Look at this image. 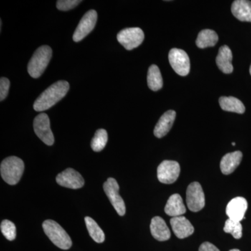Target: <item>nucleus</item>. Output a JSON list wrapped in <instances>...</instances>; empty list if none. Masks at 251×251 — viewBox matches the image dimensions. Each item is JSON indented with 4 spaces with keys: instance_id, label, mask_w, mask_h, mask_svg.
<instances>
[{
    "instance_id": "nucleus-14",
    "label": "nucleus",
    "mask_w": 251,
    "mask_h": 251,
    "mask_svg": "<svg viewBox=\"0 0 251 251\" xmlns=\"http://www.w3.org/2000/svg\"><path fill=\"white\" fill-rule=\"evenodd\" d=\"M172 229L175 236L179 239H185L192 235L194 232V227L184 216L172 218L171 221Z\"/></svg>"
},
{
    "instance_id": "nucleus-4",
    "label": "nucleus",
    "mask_w": 251,
    "mask_h": 251,
    "mask_svg": "<svg viewBox=\"0 0 251 251\" xmlns=\"http://www.w3.org/2000/svg\"><path fill=\"white\" fill-rule=\"evenodd\" d=\"M43 229L47 237L56 247L68 250L72 246V241L67 232L60 225L52 220H46L43 224Z\"/></svg>"
},
{
    "instance_id": "nucleus-2",
    "label": "nucleus",
    "mask_w": 251,
    "mask_h": 251,
    "mask_svg": "<svg viewBox=\"0 0 251 251\" xmlns=\"http://www.w3.org/2000/svg\"><path fill=\"white\" fill-rule=\"evenodd\" d=\"M24 170V162L16 156H9L5 158L0 166L1 178L9 185H16L19 182Z\"/></svg>"
},
{
    "instance_id": "nucleus-3",
    "label": "nucleus",
    "mask_w": 251,
    "mask_h": 251,
    "mask_svg": "<svg viewBox=\"0 0 251 251\" xmlns=\"http://www.w3.org/2000/svg\"><path fill=\"white\" fill-rule=\"evenodd\" d=\"M52 50L50 46H43L36 50L27 65V72L34 78L42 75L52 58Z\"/></svg>"
},
{
    "instance_id": "nucleus-29",
    "label": "nucleus",
    "mask_w": 251,
    "mask_h": 251,
    "mask_svg": "<svg viewBox=\"0 0 251 251\" xmlns=\"http://www.w3.org/2000/svg\"><path fill=\"white\" fill-rule=\"evenodd\" d=\"M10 81L6 77H1L0 79V100L2 101L9 94Z\"/></svg>"
},
{
    "instance_id": "nucleus-19",
    "label": "nucleus",
    "mask_w": 251,
    "mask_h": 251,
    "mask_svg": "<svg viewBox=\"0 0 251 251\" xmlns=\"http://www.w3.org/2000/svg\"><path fill=\"white\" fill-rule=\"evenodd\" d=\"M234 17L242 22L251 23V1L247 0H236L231 7Z\"/></svg>"
},
{
    "instance_id": "nucleus-30",
    "label": "nucleus",
    "mask_w": 251,
    "mask_h": 251,
    "mask_svg": "<svg viewBox=\"0 0 251 251\" xmlns=\"http://www.w3.org/2000/svg\"><path fill=\"white\" fill-rule=\"evenodd\" d=\"M199 251H220L216 246L209 242H204L201 244Z\"/></svg>"
},
{
    "instance_id": "nucleus-26",
    "label": "nucleus",
    "mask_w": 251,
    "mask_h": 251,
    "mask_svg": "<svg viewBox=\"0 0 251 251\" xmlns=\"http://www.w3.org/2000/svg\"><path fill=\"white\" fill-rule=\"evenodd\" d=\"M224 230L226 233L232 234L234 239H239L242 237V226L239 221L227 219L225 224Z\"/></svg>"
},
{
    "instance_id": "nucleus-25",
    "label": "nucleus",
    "mask_w": 251,
    "mask_h": 251,
    "mask_svg": "<svg viewBox=\"0 0 251 251\" xmlns=\"http://www.w3.org/2000/svg\"><path fill=\"white\" fill-rule=\"evenodd\" d=\"M108 133L105 129H99L96 131L94 138L92 140L91 147L96 152H99L105 148L108 143Z\"/></svg>"
},
{
    "instance_id": "nucleus-5",
    "label": "nucleus",
    "mask_w": 251,
    "mask_h": 251,
    "mask_svg": "<svg viewBox=\"0 0 251 251\" xmlns=\"http://www.w3.org/2000/svg\"><path fill=\"white\" fill-rule=\"evenodd\" d=\"M117 39L126 50H131L143 44L145 34L139 27L126 28L118 33Z\"/></svg>"
},
{
    "instance_id": "nucleus-13",
    "label": "nucleus",
    "mask_w": 251,
    "mask_h": 251,
    "mask_svg": "<svg viewBox=\"0 0 251 251\" xmlns=\"http://www.w3.org/2000/svg\"><path fill=\"white\" fill-rule=\"evenodd\" d=\"M248 209L247 200L242 197L234 198L227 204L226 207V214L229 219L240 222L245 219L246 211Z\"/></svg>"
},
{
    "instance_id": "nucleus-15",
    "label": "nucleus",
    "mask_w": 251,
    "mask_h": 251,
    "mask_svg": "<svg viewBox=\"0 0 251 251\" xmlns=\"http://www.w3.org/2000/svg\"><path fill=\"white\" fill-rule=\"evenodd\" d=\"M175 110H168L162 115L153 130V134L158 138H161L168 134L171 130L176 118Z\"/></svg>"
},
{
    "instance_id": "nucleus-10",
    "label": "nucleus",
    "mask_w": 251,
    "mask_h": 251,
    "mask_svg": "<svg viewBox=\"0 0 251 251\" xmlns=\"http://www.w3.org/2000/svg\"><path fill=\"white\" fill-rule=\"evenodd\" d=\"M179 174L180 166L176 161H163L157 169V177L163 184H173L177 180Z\"/></svg>"
},
{
    "instance_id": "nucleus-33",
    "label": "nucleus",
    "mask_w": 251,
    "mask_h": 251,
    "mask_svg": "<svg viewBox=\"0 0 251 251\" xmlns=\"http://www.w3.org/2000/svg\"><path fill=\"white\" fill-rule=\"evenodd\" d=\"M250 74H251V67H250Z\"/></svg>"
},
{
    "instance_id": "nucleus-12",
    "label": "nucleus",
    "mask_w": 251,
    "mask_h": 251,
    "mask_svg": "<svg viewBox=\"0 0 251 251\" xmlns=\"http://www.w3.org/2000/svg\"><path fill=\"white\" fill-rule=\"evenodd\" d=\"M56 181L61 186L72 189H78L85 184L82 175L73 168H67L59 173L56 177Z\"/></svg>"
},
{
    "instance_id": "nucleus-32",
    "label": "nucleus",
    "mask_w": 251,
    "mask_h": 251,
    "mask_svg": "<svg viewBox=\"0 0 251 251\" xmlns=\"http://www.w3.org/2000/svg\"><path fill=\"white\" fill-rule=\"evenodd\" d=\"M232 145H233V146H235V143H232Z\"/></svg>"
},
{
    "instance_id": "nucleus-21",
    "label": "nucleus",
    "mask_w": 251,
    "mask_h": 251,
    "mask_svg": "<svg viewBox=\"0 0 251 251\" xmlns=\"http://www.w3.org/2000/svg\"><path fill=\"white\" fill-rule=\"evenodd\" d=\"M219 104L221 109L225 111L238 114H244L246 111L244 103L235 97H221L219 99Z\"/></svg>"
},
{
    "instance_id": "nucleus-7",
    "label": "nucleus",
    "mask_w": 251,
    "mask_h": 251,
    "mask_svg": "<svg viewBox=\"0 0 251 251\" xmlns=\"http://www.w3.org/2000/svg\"><path fill=\"white\" fill-rule=\"evenodd\" d=\"M186 203L189 210L198 212L205 206V196L201 184L191 183L186 190Z\"/></svg>"
},
{
    "instance_id": "nucleus-17",
    "label": "nucleus",
    "mask_w": 251,
    "mask_h": 251,
    "mask_svg": "<svg viewBox=\"0 0 251 251\" xmlns=\"http://www.w3.org/2000/svg\"><path fill=\"white\" fill-rule=\"evenodd\" d=\"M232 52L227 46L220 48L219 53L216 57V62L220 70L226 74H230L233 72L232 66Z\"/></svg>"
},
{
    "instance_id": "nucleus-18",
    "label": "nucleus",
    "mask_w": 251,
    "mask_h": 251,
    "mask_svg": "<svg viewBox=\"0 0 251 251\" xmlns=\"http://www.w3.org/2000/svg\"><path fill=\"white\" fill-rule=\"evenodd\" d=\"M242 158L243 154L240 151H236L225 155L220 164L223 174L227 175L233 173L240 164Z\"/></svg>"
},
{
    "instance_id": "nucleus-22",
    "label": "nucleus",
    "mask_w": 251,
    "mask_h": 251,
    "mask_svg": "<svg viewBox=\"0 0 251 251\" xmlns=\"http://www.w3.org/2000/svg\"><path fill=\"white\" fill-rule=\"evenodd\" d=\"M219 41V36L215 31L211 29H203L198 34L196 45L200 49H206L216 46Z\"/></svg>"
},
{
    "instance_id": "nucleus-1",
    "label": "nucleus",
    "mask_w": 251,
    "mask_h": 251,
    "mask_svg": "<svg viewBox=\"0 0 251 251\" xmlns=\"http://www.w3.org/2000/svg\"><path fill=\"white\" fill-rule=\"evenodd\" d=\"M69 82L65 80H59L50 86L42 94L36 99L34 102V110L36 112H43L49 110L62 100L69 90Z\"/></svg>"
},
{
    "instance_id": "nucleus-28",
    "label": "nucleus",
    "mask_w": 251,
    "mask_h": 251,
    "mask_svg": "<svg viewBox=\"0 0 251 251\" xmlns=\"http://www.w3.org/2000/svg\"><path fill=\"white\" fill-rule=\"evenodd\" d=\"M81 1L80 0H59L57 1V8L60 11H69L75 8Z\"/></svg>"
},
{
    "instance_id": "nucleus-9",
    "label": "nucleus",
    "mask_w": 251,
    "mask_h": 251,
    "mask_svg": "<svg viewBox=\"0 0 251 251\" xmlns=\"http://www.w3.org/2000/svg\"><path fill=\"white\" fill-rule=\"evenodd\" d=\"M34 133L39 137V139L46 144L51 146L54 143L53 133L50 128L49 117L47 114L41 113L35 117L34 120Z\"/></svg>"
},
{
    "instance_id": "nucleus-24",
    "label": "nucleus",
    "mask_w": 251,
    "mask_h": 251,
    "mask_svg": "<svg viewBox=\"0 0 251 251\" xmlns=\"http://www.w3.org/2000/svg\"><path fill=\"white\" fill-rule=\"evenodd\" d=\"M85 221L89 234L94 242L103 243L105 241V234L97 222L89 216L85 218Z\"/></svg>"
},
{
    "instance_id": "nucleus-11",
    "label": "nucleus",
    "mask_w": 251,
    "mask_h": 251,
    "mask_svg": "<svg viewBox=\"0 0 251 251\" xmlns=\"http://www.w3.org/2000/svg\"><path fill=\"white\" fill-rule=\"evenodd\" d=\"M97 17L98 15L95 10H90L84 15L73 36V39L75 42L82 40L93 30L97 23Z\"/></svg>"
},
{
    "instance_id": "nucleus-16",
    "label": "nucleus",
    "mask_w": 251,
    "mask_h": 251,
    "mask_svg": "<svg viewBox=\"0 0 251 251\" xmlns=\"http://www.w3.org/2000/svg\"><path fill=\"white\" fill-rule=\"evenodd\" d=\"M151 235L159 242H165L171 237V232L164 220L159 216H155L150 224Z\"/></svg>"
},
{
    "instance_id": "nucleus-8",
    "label": "nucleus",
    "mask_w": 251,
    "mask_h": 251,
    "mask_svg": "<svg viewBox=\"0 0 251 251\" xmlns=\"http://www.w3.org/2000/svg\"><path fill=\"white\" fill-rule=\"evenodd\" d=\"M170 64L175 72L181 76H186L190 72L191 64L188 55L181 49H173L168 54Z\"/></svg>"
},
{
    "instance_id": "nucleus-31",
    "label": "nucleus",
    "mask_w": 251,
    "mask_h": 251,
    "mask_svg": "<svg viewBox=\"0 0 251 251\" xmlns=\"http://www.w3.org/2000/svg\"><path fill=\"white\" fill-rule=\"evenodd\" d=\"M229 251H240L239 250V249H232V250H230Z\"/></svg>"
},
{
    "instance_id": "nucleus-27",
    "label": "nucleus",
    "mask_w": 251,
    "mask_h": 251,
    "mask_svg": "<svg viewBox=\"0 0 251 251\" xmlns=\"http://www.w3.org/2000/svg\"><path fill=\"white\" fill-rule=\"evenodd\" d=\"M1 233L9 241H13L16 237V226L9 220H4L0 226Z\"/></svg>"
},
{
    "instance_id": "nucleus-23",
    "label": "nucleus",
    "mask_w": 251,
    "mask_h": 251,
    "mask_svg": "<svg viewBox=\"0 0 251 251\" xmlns=\"http://www.w3.org/2000/svg\"><path fill=\"white\" fill-rule=\"evenodd\" d=\"M148 85L150 90L158 91L163 87V82L159 68L153 64L149 68L148 74Z\"/></svg>"
},
{
    "instance_id": "nucleus-6",
    "label": "nucleus",
    "mask_w": 251,
    "mask_h": 251,
    "mask_svg": "<svg viewBox=\"0 0 251 251\" xmlns=\"http://www.w3.org/2000/svg\"><path fill=\"white\" fill-rule=\"evenodd\" d=\"M103 190L117 214L121 216H125L126 213L125 203L119 193L120 186H119L117 180L112 177L108 178L107 181L104 183Z\"/></svg>"
},
{
    "instance_id": "nucleus-20",
    "label": "nucleus",
    "mask_w": 251,
    "mask_h": 251,
    "mask_svg": "<svg viewBox=\"0 0 251 251\" xmlns=\"http://www.w3.org/2000/svg\"><path fill=\"white\" fill-rule=\"evenodd\" d=\"M186 211V206L180 195L176 193L169 198L165 207V212L167 215L171 216L172 218L182 216Z\"/></svg>"
}]
</instances>
